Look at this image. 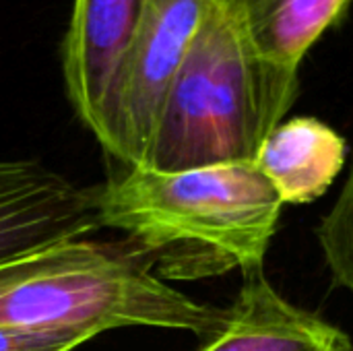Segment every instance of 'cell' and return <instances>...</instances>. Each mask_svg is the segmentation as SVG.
Masks as SVG:
<instances>
[{"instance_id": "6da1fadb", "label": "cell", "mask_w": 353, "mask_h": 351, "mask_svg": "<svg viewBox=\"0 0 353 351\" xmlns=\"http://www.w3.org/2000/svg\"><path fill=\"white\" fill-rule=\"evenodd\" d=\"M281 207L254 163L124 168L95 186L97 225L122 232L168 283L263 269Z\"/></svg>"}, {"instance_id": "7a4b0ae2", "label": "cell", "mask_w": 353, "mask_h": 351, "mask_svg": "<svg viewBox=\"0 0 353 351\" xmlns=\"http://www.w3.org/2000/svg\"><path fill=\"white\" fill-rule=\"evenodd\" d=\"M221 321V308L159 279L126 240L81 236L0 265V329L101 335L153 327L205 339Z\"/></svg>"}, {"instance_id": "3957f363", "label": "cell", "mask_w": 353, "mask_h": 351, "mask_svg": "<svg viewBox=\"0 0 353 351\" xmlns=\"http://www.w3.org/2000/svg\"><path fill=\"white\" fill-rule=\"evenodd\" d=\"M298 91V70L256 56L213 0L163 101L147 168L254 163Z\"/></svg>"}, {"instance_id": "277c9868", "label": "cell", "mask_w": 353, "mask_h": 351, "mask_svg": "<svg viewBox=\"0 0 353 351\" xmlns=\"http://www.w3.org/2000/svg\"><path fill=\"white\" fill-rule=\"evenodd\" d=\"M213 0H147L128 41L95 139L128 168H147L168 91Z\"/></svg>"}, {"instance_id": "5b68a950", "label": "cell", "mask_w": 353, "mask_h": 351, "mask_svg": "<svg viewBox=\"0 0 353 351\" xmlns=\"http://www.w3.org/2000/svg\"><path fill=\"white\" fill-rule=\"evenodd\" d=\"M97 228L95 188L33 159H0V265Z\"/></svg>"}, {"instance_id": "8992f818", "label": "cell", "mask_w": 353, "mask_h": 351, "mask_svg": "<svg viewBox=\"0 0 353 351\" xmlns=\"http://www.w3.org/2000/svg\"><path fill=\"white\" fill-rule=\"evenodd\" d=\"M147 0H74L62 41L66 97L93 132Z\"/></svg>"}, {"instance_id": "52a82bcc", "label": "cell", "mask_w": 353, "mask_h": 351, "mask_svg": "<svg viewBox=\"0 0 353 351\" xmlns=\"http://www.w3.org/2000/svg\"><path fill=\"white\" fill-rule=\"evenodd\" d=\"M199 351H353V343L339 327L285 300L254 269L244 273L240 294Z\"/></svg>"}, {"instance_id": "ba28073f", "label": "cell", "mask_w": 353, "mask_h": 351, "mask_svg": "<svg viewBox=\"0 0 353 351\" xmlns=\"http://www.w3.org/2000/svg\"><path fill=\"white\" fill-rule=\"evenodd\" d=\"M345 139L312 116L283 120L263 143L254 166L283 205H310L337 180L345 166Z\"/></svg>"}, {"instance_id": "9c48e42d", "label": "cell", "mask_w": 353, "mask_h": 351, "mask_svg": "<svg viewBox=\"0 0 353 351\" xmlns=\"http://www.w3.org/2000/svg\"><path fill=\"white\" fill-rule=\"evenodd\" d=\"M248 48L267 62L298 70L312 46L353 0H217Z\"/></svg>"}, {"instance_id": "30bf717a", "label": "cell", "mask_w": 353, "mask_h": 351, "mask_svg": "<svg viewBox=\"0 0 353 351\" xmlns=\"http://www.w3.org/2000/svg\"><path fill=\"white\" fill-rule=\"evenodd\" d=\"M316 240L333 283L353 292V161L337 201L316 225Z\"/></svg>"}, {"instance_id": "8fae6325", "label": "cell", "mask_w": 353, "mask_h": 351, "mask_svg": "<svg viewBox=\"0 0 353 351\" xmlns=\"http://www.w3.org/2000/svg\"><path fill=\"white\" fill-rule=\"evenodd\" d=\"M93 337V331L0 329V351H74Z\"/></svg>"}]
</instances>
